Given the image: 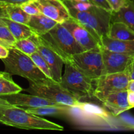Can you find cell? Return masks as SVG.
Instances as JSON below:
<instances>
[{
    "label": "cell",
    "instance_id": "6da1fadb",
    "mask_svg": "<svg viewBox=\"0 0 134 134\" xmlns=\"http://www.w3.org/2000/svg\"><path fill=\"white\" fill-rule=\"evenodd\" d=\"M0 123L24 130L63 131L64 127L8 102L0 111Z\"/></svg>",
    "mask_w": 134,
    "mask_h": 134
},
{
    "label": "cell",
    "instance_id": "7a4b0ae2",
    "mask_svg": "<svg viewBox=\"0 0 134 134\" xmlns=\"http://www.w3.org/2000/svg\"><path fill=\"white\" fill-rule=\"evenodd\" d=\"M9 50L7 57L1 59L5 65L4 71L11 75H19L26 79L29 82L38 85L54 82L37 67L30 56L14 47H11Z\"/></svg>",
    "mask_w": 134,
    "mask_h": 134
},
{
    "label": "cell",
    "instance_id": "3957f363",
    "mask_svg": "<svg viewBox=\"0 0 134 134\" xmlns=\"http://www.w3.org/2000/svg\"><path fill=\"white\" fill-rule=\"evenodd\" d=\"M41 37L61 56L65 64H71L73 55L85 51L62 24L58 23L49 32Z\"/></svg>",
    "mask_w": 134,
    "mask_h": 134
},
{
    "label": "cell",
    "instance_id": "277c9868",
    "mask_svg": "<svg viewBox=\"0 0 134 134\" xmlns=\"http://www.w3.org/2000/svg\"><path fill=\"white\" fill-rule=\"evenodd\" d=\"M71 17L82 24L101 43L103 37L107 35L111 22L112 11L94 5L90 10L79 11L68 7Z\"/></svg>",
    "mask_w": 134,
    "mask_h": 134
},
{
    "label": "cell",
    "instance_id": "5b68a950",
    "mask_svg": "<svg viewBox=\"0 0 134 134\" xmlns=\"http://www.w3.org/2000/svg\"><path fill=\"white\" fill-rule=\"evenodd\" d=\"M60 84L80 100L94 96L95 81L71 64H65V71Z\"/></svg>",
    "mask_w": 134,
    "mask_h": 134
},
{
    "label": "cell",
    "instance_id": "8992f818",
    "mask_svg": "<svg viewBox=\"0 0 134 134\" xmlns=\"http://www.w3.org/2000/svg\"><path fill=\"white\" fill-rule=\"evenodd\" d=\"M29 83L30 86L25 91L30 94L39 96L60 104L79 108L82 107L85 103L81 102L77 97L63 88L60 83L55 81L44 85H38L31 82H29Z\"/></svg>",
    "mask_w": 134,
    "mask_h": 134
},
{
    "label": "cell",
    "instance_id": "52a82bcc",
    "mask_svg": "<svg viewBox=\"0 0 134 134\" xmlns=\"http://www.w3.org/2000/svg\"><path fill=\"white\" fill-rule=\"evenodd\" d=\"M71 64L87 77L96 80L104 73L102 46L73 55Z\"/></svg>",
    "mask_w": 134,
    "mask_h": 134
},
{
    "label": "cell",
    "instance_id": "ba28073f",
    "mask_svg": "<svg viewBox=\"0 0 134 134\" xmlns=\"http://www.w3.org/2000/svg\"><path fill=\"white\" fill-rule=\"evenodd\" d=\"M94 97L101 102L111 93L128 90L130 81L128 68L124 71L103 75L95 80Z\"/></svg>",
    "mask_w": 134,
    "mask_h": 134
},
{
    "label": "cell",
    "instance_id": "9c48e42d",
    "mask_svg": "<svg viewBox=\"0 0 134 134\" xmlns=\"http://www.w3.org/2000/svg\"><path fill=\"white\" fill-rule=\"evenodd\" d=\"M34 39L37 45V52L44 58L49 66L52 74V79L60 83L62 80V67L65 64L61 56L50 47L42 37L34 34Z\"/></svg>",
    "mask_w": 134,
    "mask_h": 134
},
{
    "label": "cell",
    "instance_id": "30bf717a",
    "mask_svg": "<svg viewBox=\"0 0 134 134\" xmlns=\"http://www.w3.org/2000/svg\"><path fill=\"white\" fill-rule=\"evenodd\" d=\"M62 24L73 35L77 43L85 50L93 49L101 46V43L85 26L79 21L71 17Z\"/></svg>",
    "mask_w": 134,
    "mask_h": 134
},
{
    "label": "cell",
    "instance_id": "8fae6325",
    "mask_svg": "<svg viewBox=\"0 0 134 134\" xmlns=\"http://www.w3.org/2000/svg\"><path fill=\"white\" fill-rule=\"evenodd\" d=\"M102 52L104 65L103 75L124 71L134 61V56L113 52L102 47Z\"/></svg>",
    "mask_w": 134,
    "mask_h": 134
},
{
    "label": "cell",
    "instance_id": "7c38bea8",
    "mask_svg": "<svg viewBox=\"0 0 134 134\" xmlns=\"http://www.w3.org/2000/svg\"><path fill=\"white\" fill-rule=\"evenodd\" d=\"M41 12L46 16L62 24L71 17L63 0H35Z\"/></svg>",
    "mask_w": 134,
    "mask_h": 134
},
{
    "label": "cell",
    "instance_id": "4fadbf2b",
    "mask_svg": "<svg viewBox=\"0 0 134 134\" xmlns=\"http://www.w3.org/2000/svg\"><path fill=\"white\" fill-rule=\"evenodd\" d=\"M0 97L14 105L23 108L44 107L51 105H62L63 104L56 103L47 98L33 94H25L21 92L8 95L0 96Z\"/></svg>",
    "mask_w": 134,
    "mask_h": 134
},
{
    "label": "cell",
    "instance_id": "5bb4252c",
    "mask_svg": "<svg viewBox=\"0 0 134 134\" xmlns=\"http://www.w3.org/2000/svg\"><path fill=\"white\" fill-rule=\"evenodd\" d=\"M128 90L111 93L102 102L111 115L115 116H119L132 109L128 103Z\"/></svg>",
    "mask_w": 134,
    "mask_h": 134
},
{
    "label": "cell",
    "instance_id": "9a60e30c",
    "mask_svg": "<svg viewBox=\"0 0 134 134\" xmlns=\"http://www.w3.org/2000/svg\"><path fill=\"white\" fill-rule=\"evenodd\" d=\"M73 107H74L66 105H51L24 109L30 113L37 115V116L69 117L72 113Z\"/></svg>",
    "mask_w": 134,
    "mask_h": 134
},
{
    "label": "cell",
    "instance_id": "2e32d148",
    "mask_svg": "<svg viewBox=\"0 0 134 134\" xmlns=\"http://www.w3.org/2000/svg\"><path fill=\"white\" fill-rule=\"evenodd\" d=\"M57 24L58 22L54 20L44 14H40L31 16L27 25H28L34 34L39 36H43L53 29Z\"/></svg>",
    "mask_w": 134,
    "mask_h": 134
},
{
    "label": "cell",
    "instance_id": "e0dca14e",
    "mask_svg": "<svg viewBox=\"0 0 134 134\" xmlns=\"http://www.w3.org/2000/svg\"><path fill=\"white\" fill-rule=\"evenodd\" d=\"M101 45L111 51L134 56V40H118L105 35L101 39Z\"/></svg>",
    "mask_w": 134,
    "mask_h": 134
},
{
    "label": "cell",
    "instance_id": "ac0fdd59",
    "mask_svg": "<svg viewBox=\"0 0 134 134\" xmlns=\"http://www.w3.org/2000/svg\"><path fill=\"white\" fill-rule=\"evenodd\" d=\"M120 22L134 30V1L127 0L124 7L116 12H112L111 22Z\"/></svg>",
    "mask_w": 134,
    "mask_h": 134
},
{
    "label": "cell",
    "instance_id": "d6986e66",
    "mask_svg": "<svg viewBox=\"0 0 134 134\" xmlns=\"http://www.w3.org/2000/svg\"><path fill=\"white\" fill-rule=\"evenodd\" d=\"M107 36L118 40H134V30L120 22H111Z\"/></svg>",
    "mask_w": 134,
    "mask_h": 134
},
{
    "label": "cell",
    "instance_id": "ffe728a7",
    "mask_svg": "<svg viewBox=\"0 0 134 134\" xmlns=\"http://www.w3.org/2000/svg\"><path fill=\"white\" fill-rule=\"evenodd\" d=\"M2 21L9 27L16 41L30 37L34 34L27 24L14 22L9 18H3Z\"/></svg>",
    "mask_w": 134,
    "mask_h": 134
},
{
    "label": "cell",
    "instance_id": "44dd1931",
    "mask_svg": "<svg viewBox=\"0 0 134 134\" xmlns=\"http://www.w3.org/2000/svg\"><path fill=\"white\" fill-rule=\"evenodd\" d=\"M22 90V87L13 81L11 75L3 71L0 77V96L21 92Z\"/></svg>",
    "mask_w": 134,
    "mask_h": 134
},
{
    "label": "cell",
    "instance_id": "7402d4cb",
    "mask_svg": "<svg viewBox=\"0 0 134 134\" xmlns=\"http://www.w3.org/2000/svg\"><path fill=\"white\" fill-rule=\"evenodd\" d=\"M6 9L7 16L9 19L19 22V23L27 24L31 16L26 13L20 5H4Z\"/></svg>",
    "mask_w": 134,
    "mask_h": 134
},
{
    "label": "cell",
    "instance_id": "603a6c76",
    "mask_svg": "<svg viewBox=\"0 0 134 134\" xmlns=\"http://www.w3.org/2000/svg\"><path fill=\"white\" fill-rule=\"evenodd\" d=\"M33 35L26 39L17 40L14 44L13 47L17 48L21 52H24L29 56L34 54V52H37V43H35Z\"/></svg>",
    "mask_w": 134,
    "mask_h": 134
},
{
    "label": "cell",
    "instance_id": "cb8c5ba5",
    "mask_svg": "<svg viewBox=\"0 0 134 134\" xmlns=\"http://www.w3.org/2000/svg\"><path fill=\"white\" fill-rule=\"evenodd\" d=\"M30 57L32 59L34 62L35 63V65H37L38 68L47 76V77H48L51 79H52V74H51V69H50L49 66L47 64V63L46 62L45 60H44L43 57L41 56L40 54L38 52H34V54L30 55ZM53 80V79H52Z\"/></svg>",
    "mask_w": 134,
    "mask_h": 134
},
{
    "label": "cell",
    "instance_id": "d4e9b609",
    "mask_svg": "<svg viewBox=\"0 0 134 134\" xmlns=\"http://www.w3.org/2000/svg\"><path fill=\"white\" fill-rule=\"evenodd\" d=\"M0 39L6 41L12 47L14 46V44L16 41L15 37L13 36L9 27L3 22V21L0 24Z\"/></svg>",
    "mask_w": 134,
    "mask_h": 134
},
{
    "label": "cell",
    "instance_id": "484cf974",
    "mask_svg": "<svg viewBox=\"0 0 134 134\" xmlns=\"http://www.w3.org/2000/svg\"><path fill=\"white\" fill-rule=\"evenodd\" d=\"M20 5L22 9L30 16L42 14L35 0H30V1L23 3Z\"/></svg>",
    "mask_w": 134,
    "mask_h": 134
},
{
    "label": "cell",
    "instance_id": "4316f807",
    "mask_svg": "<svg viewBox=\"0 0 134 134\" xmlns=\"http://www.w3.org/2000/svg\"><path fill=\"white\" fill-rule=\"evenodd\" d=\"M113 12H116L120 10L126 3L127 0H107Z\"/></svg>",
    "mask_w": 134,
    "mask_h": 134
},
{
    "label": "cell",
    "instance_id": "83f0119b",
    "mask_svg": "<svg viewBox=\"0 0 134 134\" xmlns=\"http://www.w3.org/2000/svg\"><path fill=\"white\" fill-rule=\"evenodd\" d=\"M90 1L92 3L94 4V5H96V6L103 8V9H105V10L113 12L112 9H111V6H110L107 0H90Z\"/></svg>",
    "mask_w": 134,
    "mask_h": 134
},
{
    "label": "cell",
    "instance_id": "f1b7e54d",
    "mask_svg": "<svg viewBox=\"0 0 134 134\" xmlns=\"http://www.w3.org/2000/svg\"><path fill=\"white\" fill-rule=\"evenodd\" d=\"M123 122L126 127L130 129H134V118L132 116H123Z\"/></svg>",
    "mask_w": 134,
    "mask_h": 134
},
{
    "label": "cell",
    "instance_id": "f546056e",
    "mask_svg": "<svg viewBox=\"0 0 134 134\" xmlns=\"http://www.w3.org/2000/svg\"><path fill=\"white\" fill-rule=\"evenodd\" d=\"M30 0H0L1 5H21L23 3Z\"/></svg>",
    "mask_w": 134,
    "mask_h": 134
},
{
    "label": "cell",
    "instance_id": "4dcf8cb0",
    "mask_svg": "<svg viewBox=\"0 0 134 134\" xmlns=\"http://www.w3.org/2000/svg\"><path fill=\"white\" fill-rule=\"evenodd\" d=\"M9 52V48L0 44V59H3L7 57Z\"/></svg>",
    "mask_w": 134,
    "mask_h": 134
},
{
    "label": "cell",
    "instance_id": "1f68e13d",
    "mask_svg": "<svg viewBox=\"0 0 134 134\" xmlns=\"http://www.w3.org/2000/svg\"><path fill=\"white\" fill-rule=\"evenodd\" d=\"M128 100L131 108H134V92L128 90Z\"/></svg>",
    "mask_w": 134,
    "mask_h": 134
},
{
    "label": "cell",
    "instance_id": "d6a6232c",
    "mask_svg": "<svg viewBox=\"0 0 134 134\" xmlns=\"http://www.w3.org/2000/svg\"><path fill=\"white\" fill-rule=\"evenodd\" d=\"M3 18H8L5 5L0 4V24L2 22Z\"/></svg>",
    "mask_w": 134,
    "mask_h": 134
},
{
    "label": "cell",
    "instance_id": "836d02e7",
    "mask_svg": "<svg viewBox=\"0 0 134 134\" xmlns=\"http://www.w3.org/2000/svg\"><path fill=\"white\" fill-rule=\"evenodd\" d=\"M128 70H129V74H130V78L131 80H134V61L128 68Z\"/></svg>",
    "mask_w": 134,
    "mask_h": 134
},
{
    "label": "cell",
    "instance_id": "e575fe53",
    "mask_svg": "<svg viewBox=\"0 0 134 134\" xmlns=\"http://www.w3.org/2000/svg\"><path fill=\"white\" fill-rule=\"evenodd\" d=\"M128 90L134 92V80H131L128 84Z\"/></svg>",
    "mask_w": 134,
    "mask_h": 134
},
{
    "label": "cell",
    "instance_id": "d590c367",
    "mask_svg": "<svg viewBox=\"0 0 134 134\" xmlns=\"http://www.w3.org/2000/svg\"><path fill=\"white\" fill-rule=\"evenodd\" d=\"M7 103H8L7 101L5 100V99H3V98L0 97V111H1V109H2L3 107Z\"/></svg>",
    "mask_w": 134,
    "mask_h": 134
},
{
    "label": "cell",
    "instance_id": "8d00e7d4",
    "mask_svg": "<svg viewBox=\"0 0 134 134\" xmlns=\"http://www.w3.org/2000/svg\"><path fill=\"white\" fill-rule=\"evenodd\" d=\"M0 44H1V45L4 46V47H7V48H11V47H12L10 44H9V43H7L6 41H5L2 40V39H0Z\"/></svg>",
    "mask_w": 134,
    "mask_h": 134
},
{
    "label": "cell",
    "instance_id": "74e56055",
    "mask_svg": "<svg viewBox=\"0 0 134 134\" xmlns=\"http://www.w3.org/2000/svg\"><path fill=\"white\" fill-rule=\"evenodd\" d=\"M75 1H77V2H90V0H73Z\"/></svg>",
    "mask_w": 134,
    "mask_h": 134
},
{
    "label": "cell",
    "instance_id": "f35d334b",
    "mask_svg": "<svg viewBox=\"0 0 134 134\" xmlns=\"http://www.w3.org/2000/svg\"><path fill=\"white\" fill-rule=\"evenodd\" d=\"M3 72H0V77H1V76L2 75H3Z\"/></svg>",
    "mask_w": 134,
    "mask_h": 134
},
{
    "label": "cell",
    "instance_id": "ab89813d",
    "mask_svg": "<svg viewBox=\"0 0 134 134\" xmlns=\"http://www.w3.org/2000/svg\"><path fill=\"white\" fill-rule=\"evenodd\" d=\"M133 1H134V0H133Z\"/></svg>",
    "mask_w": 134,
    "mask_h": 134
},
{
    "label": "cell",
    "instance_id": "60d3db41",
    "mask_svg": "<svg viewBox=\"0 0 134 134\" xmlns=\"http://www.w3.org/2000/svg\"><path fill=\"white\" fill-rule=\"evenodd\" d=\"M63 1H64V0H63Z\"/></svg>",
    "mask_w": 134,
    "mask_h": 134
}]
</instances>
